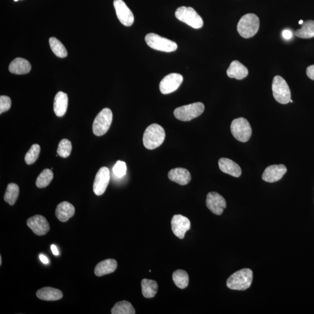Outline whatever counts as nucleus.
<instances>
[{
    "label": "nucleus",
    "instance_id": "nucleus-1",
    "mask_svg": "<svg viewBox=\"0 0 314 314\" xmlns=\"http://www.w3.org/2000/svg\"><path fill=\"white\" fill-rule=\"evenodd\" d=\"M253 279V271L250 269L244 268L232 274L228 279L226 285L231 290L246 291L251 286Z\"/></svg>",
    "mask_w": 314,
    "mask_h": 314
},
{
    "label": "nucleus",
    "instance_id": "nucleus-2",
    "mask_svg": "<svg viewBox=\"0 0 314 314\" xmlns=\"http://www.w3.org/2000/svg\"><path fill=\"white\" fill-rule=\"evenodd\" d=\"M165 138V132L164 128L158 124L154 123L148 127L144 133V146L147 149H155L161 146Z\"/></svg>",
    "mask_w": 314,
    "mask_h": 314
},
{
    "label": "nucleus",
    "instance_id": "nucleus-3",
    "mask_svg": "<svg viewBox=\"0 0 314 314\" xmlns=\"http://www.w3.org/2000/svg\"><path fill=\"white\" fill-rule=\"evenodd\" d=\"M259 28V18L254 14H247L241 17L237 26L238 33L245 39L253 37L258 32Z\"/></svg>",
    "mask_w": 314,
    "mask_h": 314
},
{
    "label": "nucleus",
    "instance_id": "nucleus-4",
    "mask_svg": "<svg viewBox=\"0 0 314 314\" xmlns=\"http://www.w3.org/2000/svg\"><path fill=\"white\" fill-rule=\"evenodd\" d=\"M175 17L181 22L186 23L194 29H200L203 26V19L192 7L183 6L178 8L175 12Z\"/></svg>",
    "mask_w": 314,
    "mask_h": 314
},
{
    "label": "nucleus",
    "instance_id": "nucleus-5",
    "mask_svg": "<svg viewBox=\"0 0 314 314\" xmlns=\"http://www.w3.org/2000/svg\"><path fill=\"white\" fill-rule=\"evenodd\" d=\"M145 41L150 47L154 50L171 53L176 51L177 45L175 42L161 37L155 33H149L145 37Z\"/></svg>",
    "mask_w": 314,
    "mask_h": 314
},
{
    "label": "nucleus",
    "instance_id": "nucleus-6",
    "mask_svg": "<svg viewBox=\"0 0 314 314\" xmlns=\"http://www.w3.org/2000/svg\"><path fill=\"white\" fill-rule=\"evenodd\" d=\"M204 105L200 102L183 105L178 107L174 111V116L182 121H190L203 113Z\"/></svg>",
    "mask_w": 314,
    "mask_h": 314
},
{
    "label": "nucleus",
    "instance_id": "nucleus-7",
    "mask_svg": "<svg viewBox=\"0 0 314 314\" xmlns=\"http://www.w3.org/2000/svg\"><path fill=\"white\" fill-rule=\"evenodd\" d=\"M231 131L236 139L242 143L249 141L252 135L251 125L244 118L234 119L231 123Z\"/></svg>",
    "mask_w": 314,
    "mask_h": 314
},
{
    "label": "nucleus",
    "instance_id": "nucleus-8",
    "mask_svg": "<svg viewBox=\"0 0 314 314\" xmlns=\"http://www.w3.org/2000/svg\"><path fill=\"white\" fill-rule=\"evenodd\" d=\"M273 96L279 103L287 104L291 99V92L288 83L280 76L275 77L272 85Z\"/></svg>",
    "mask_w": 314,
    "mask_h": 314
},
{
    "label": "nucleus",
    "instance_id": "nucleus-9",
    "mask_svg": "<svg viewBox=\"0 0 314 314\" xmlns=\"http://www.w3.org/2000/svg\"><path fill=\"white\" fill-rule=\"evenodd\" d=\"M113 115L110 108H104L97 116L93 124V132L97 137H101L110 129Z\"/></svg>",
    "mask_w": 314,
    "mask_h": 314
},
{
    "label": "nucleus",
    "instance_id": "nucleus-10",
    "mask_svg": "<svg viewBox=\"0 0 314 314\" xmlns=\"http://www.w3.org/2000/svg\"><path fill=\"white\" fill-rule=\"evenodd\" d=\"M183 78L180 74H170L163 78L159 84L160 92L163 95H168L179 88L182 84Z\"/></svg>",
    "mask_w": 314,
    "mask_h": 314
},
{
    "label": "nucleus",
    "instance_id": "nucleus-11",
    "mask_svg": "<svg viewBox=\"0 0 314 314\" xmlns=\"http://www.w3.org/2000/svg\"><path fill=\"white\" fill-rule=\"evenodd\" d=\"M114 6L120 23L125 26H132L134 23V16L125 2L123 0H114Z\"/></svg>",
    "mask_w": 314,
    "mask_h": 314
},
{
    "label": "nucleus",
    "instance_id": "nucleus-12",
    "mask_svg": "<svg viewBox=\"0 0 314 314\" xmlns=\"http://www.w3.org/2000/svg\"><path fill=\"white\" fill-rule=\"evenodd\" d=\"M110 180L109 169L103 167L99 169L95 177L93 183V191L97 196L103 195L106 190Z\"/></svg>",
    "mask_w": 314,
    "mask_h": 314
},
{
    "label": "nucleus",
    "instance_id": "nucleus-13",
    "mask_svg": "<svg viewBox=\"0 0 314 314\" xmlns=\"http://www.w3.org/2000/svg\"><path fill=\"white\" fill-rule=\"evenodd\" d=\"M206 205L213 214L220 216L226 207V202L218 193L210 192L207 196Z\"/></svg>",
    "mask_w": 314,
    "mask_h": 314
},
{
    "label": "nucleus",
    "instance_id": "nucleus-14",
    "mask_svg": "<svg viewBox=\"0 0 314 314\" xmlns=\"http://www.w3.org/2000/svg\"><path fill=\"white\" fill-rule=\"evenodd\" d=\"M27 225L36 235L44 236L50 231V225L45 217L36 215L27 220Z\"/></svg>",
    "mask_w": 314,
    "mask_h": 314
},
{
    "label": "nucleus",
    "instance_id": "nucleus-15",
    "mask_svg": "<svg viewBox=\"0 0 314 314\" xmlns=\"http://www.w3.org/2000/svg\"><path fill=\"white\" fill-rule=\"evenodd\" d=\"M172 230L178 238L183 239L190 228V220L182 215H175L171 220Z\"/></svg>",
    "mask_w": 314,
    "mask_h": 314
},
{
    "label": "nucleus",
    "instance_id": "nucleus-16",
    "mask_svg": "<svg viewBox=\"0 0 314 314\" xmlns=\"http://www.w3.org/2000/svg\"><path fill=\"white\" fill-rule=\"evenodd\" d=\"M286 172L287 168L283 164L270 165L265 169L262 179L269 183L276 182L282 179Z\"/></svg>",
    "mask_w": 314,
    "mask_h": 314
},
{
    "label": "nucleus",
    "instance_id": "nucleus-17",
    "mask_svg": "<svg viewBox=\"0 0 314 314\" xmlns=\"http://www.w3.org/2000/svg\"><path fill=\"white\" fill-rule=\"evenodd\" d=\"M168 177L173 182L182 186L188 185L192 179L189 171L182 168H177L171 170L169 172Z\"/></svg>",
    "mask_w": 314,
    "mask_h": 314
},
{
    "label": "nucleus",
    "instance_id": "nucleus-18",
    "mask_svg": "<svg viewBox=\"0 0 314 314\" xmlns=\"http://www.w3.org/2000/svg\"><path fill=\"white\" fill-rule=\"evenodd\" d=\"M219 167L223 173L231 175V176L238 177L241 176V170L240 166L232 160L222 158L218 161Z\"/></svg>",
    "mask_w": 314,
    "mask_h": 314
},
{
    "label": "nucleus",
    "instance_id": "nucleus-19",
    "mask_svg": "<svg viewBox=\"0 0 314 314\" xmlns=\"http://www.w3.org/2000/svg\"><path fill=\"white\" fill-rule=\"evenodd\" d=\"M75 212L73 205L67 201H63L58 205L56 210V216L60 221L65 222L74 216Z\"/></svg>",
    "mask_w": 314,
    "mask_h": 314
},
{
    "label": "nucleus",
    "instance_id": "nucleus-20",
    "mask_svg": "<svg viewBox=\"0 0 314 314\" xmlns=\"http://www.w3.org/2000/svg\"><path fill=\"white\" fill-rule=\"evenodd\" d=\"M68 98L67 94L62 92H59L56 95L54 101V111L56 116L62 117L67 111Z\"/></svg>",
    "mask_w": 314,
    "mask_h": 314
},
{
    "label": "nucleus",
    "instance_id": "nucleus-21",
    "mask_svg": "<svg viewBox=\"0 0 314 314\" xmlns=\"http://www.w3.org/2000/svg\"><path fill=\"white\" fill-rule=\"evenodd\" d=\"M228 77L235 78L237 80H242L247 77L249 74L248 69L242 63L238 61L232 62L228 69Z\"/></svg>",
    "mask_w": 314,
    "mask_h": 314
},
{
    "label": "nucleus",
    "instance_id": "nucleus-22",
    "mask_svg": "<svg viewBox=\"0 0 314 314\" xmlns=\"http://www.w3.org/2000/svg\"><path fill=\"white\" fill-rule=\"evenodd\" d=\"M31 69V63L26 59L22 58H17L14 59L9 66V71L12 74L17 75L28 74Z\"/></svg>",
    "mask_w": 314,
    "mask_h": 314
},
{
    "label": "nucleus",
    "instance_id": "nucleus-23",
    "mask_svg": "<svg viewBox=\"0 0 314 314\" xmlns=\"http://www.w3.org/2000/svg\"><path fill=\"white\" fill-rule=\"evenodd\" d=\"M117 266V262L115 259H105L96 265L95 274L96 276H102L105 275L113 273L116 270Z\"/></svg>",
    "mask_w": 314,
    "mask_h": 314
},
{
    "label": "nucleus",
    "instance_id": "nucleus-24",
    "mask_svg": "<svg viewBox=\"0 0 314 314\" xmlns=\"http://www.w3.org/2000/svg\"><path fill=\"white\" fill-rule=\"evenodd\" d=\"M36 295L40 300L45 301H57L63 297V294L61 291L50 287L39 290Z\"/></svg>",
    "mask_w": 314,
    "mask_h": 314
},
{
    "label": "nucleus",
    "instance_id": "nucleus-25",
    "mask_svg": "<svg viewBox=\"0 0 314 314\" xmlns=\"http://www.w3.org/2000/svg\"><path fill=\"white\" fill-rule=\"evenodd\" d=\"M142 294L144 297L150 298L155 296L158 291V284L155 280L143 279L141 280Z\"/></svg>",
    "mask_w": 314,
    "mask_h": 314
},
{
    "label": "nucleus",
    "instance_id": "nucleus-26",
    "mask_svg": "<svg viewBox=\"0 0 314 314\" xmlns=\"http://www.w3.org/2000/svg\"><path fill=\"white\" fill-rule=\"evenodd\" d=\"M295 35L302 39H310L314 37V20H309L302 24L301 29L295 32Z\"/></svg>",
    "mask_w": 314,
    "mask_h": 314
},
{
    "label": "nucleus",
    "instance_id": "nucleus-27",
    "mask_svg": "<svg viewBox=\"0 0 314 314\" xmlns=\"http://www.w3.org/2000/svg\"><path fill=\"white\" fill-rule=\"evenodd\" d=\"M173 279L175 285L180 289H185L189 285V277L185 271L178 270L175 271Z\"/></svg>",
    "mask_w": 314,
    "mask_h": 314
},
{
    "label": "nucleus",
    "instance_id": "nucleus-28",
    "mask_svg": "<svg viewBox=\"0 0 314 314\" xmlns=\"http://www.w3.org/2000/svg\"><path fill=\"white\" fill-rule=\"evenodd\" d=\"M20 194L19 187L15 183H10L7 186L4 199L9 204L13 205L17 200Z\"/></svg>",
    "mask_w": 314,
    "mask_h": 314
},
{
    "label": "nucleus",
    "instance_id": "nucleus-29",
    "mask_svg": "<svg viewBox=\"0 0 314 314\" xmlns=\"http://www.w3.org/2000/svg\"><path fill=\"white\" fill-rule=\"evenodd\" d=\"M113 314H135V310L131 303L127 301L118 302L111 310Z\"/></svg>",
    "mask_w": 314,
    "mask_h": 314
},
{
    "label": "nucleus",
    "instance_id": "nucleus-30",
    "mask_svg": "<svg viewBox=\"0 0 314 314\" xmlns=\"http://www.w3.org/2000/svg\"><path fill=\"white\" fill-rule=\"evenodd\" d=\"M54 177L53 171L49 169H45L39 175L36 179V185L39 188H46L52 181Z\"/></svg>",
    "mask_w": 314,
    "mask_h": 314
},
{
    "label": "nucleus",
    "instance_id": "nucleus-31",
    "mask_svg": "<svg viewBox=\"0 0 314 314\" xmlns=\"http://www.w3.org/2000/svg\"><path fill=\"white\" fill-rule=\"evenodd\" d=\"M50 46L54 54L59 58H65L68 55L67 51L63 44L56 38L49 39Z\"/></svg>",
    "mask_w": 314,
    "mask_h": 314
},
{
    "label": "nucleus",
    "instance_id": "nucleus-32",
    "mask_svg": "<svg viewBox=\"0 0 314 314\" xmlns=\"http://www.w3.org/2000/svg\"><path fill=\"white\" fill-rule=\"evenodd\" d=\"M40 153V146L37 144H33L25 157V161L26 164L28 165L34 164L36 160L39 158Z\"/></svg>",
    "mask_w": 314,
    "mask_h": 314
},
{
    "label": "nucleus",
    "instance_id": "nucleus-33",
    "mask_svg": "<svg viewBox=\"0 0 314 314\" xmlns=\"http://www.w3.org/2000/svg\"><path fill=\"white\" fill-rule=\"evenodd\" d=\"M72 149L71 142L64 138L59 142L57 154L62 158H67L71 155Z\"/></svg>",
    "mask_w": 314,
    "mask_h": 314
},
{
    "label": "nucleus",
    "instance_id": "nucleus-34",
    "mask_svg": "<svg viewBox=\"0 0 314 314\" xmlns=\"http://www.w3.org/2000/svg\"><path fill=\"white\" fill-rule=\"evenodd\" d=\"M126 163L122 161H118L113 169L114 174L118 177H124L126 173Z\"/></svg>",
    "mask_w": 314,
    "mask_h": 314
},
{
    "label": "nucleus",
    "instance_id": "nucleus-35",
    "mask_svg": "<svg viewBox=\"0 0 314 314\" xmlns=\"http://www.w3.org/2000/svg\"><path fill=\"white\" fill-rule=\"evenodd\" d=\"M11 107V98L8 96H1L0 97V114L10 109Z\"/></svg>",
    "mask_w": 314,
    "mask_h": 314
},
{
    "label": "nucleus",
    "instance_id": "nucleus-36",
    "mask_svg": "<svg viewBox=\"0 0 314 314\" xmlns=\"http://www.w3.org/2000/svg\"><path fill=\"white\" fill-rule=\"evenodd\" d=\"M306 74L310 79L314 80V65H310L307 68Z\"/></svg>",
    "mask_w": 314,
    "mask_h": 314
},
{
    "label": "nucleus",
    "instance_id": "nucleus-37",
    "mask_svg": "<svg viewBox=\"0 0 314 314\" xmlns=\"http://www.w3.org/2000/svg\"><path fill=\"white\" fill-rule=\"evenodd\" d=\"M282 36L285 40H290L293 37V33L289 29L284 30L282 32Z\"/></svg>",
    "mask_w": 314,
    "mask_h": 314
},
{
    "label": "nucleus",
    "instance_id": "nucleus-38",
    "mask_svg": "<svg viewBox=\"0 0 314 314\" xmlns=\"http://www.w3.org/2000/svg\"><path fill=\"white\" fill-rule=\"evenodd\" d=\"M39 258L42 262L44 264H48L49 263V259H48L46 256H45L43 255H39Z\"/></svg>",
    "mask_w": 314,
    "mask_h": 314
},
{
    "label": "nucleus",
    "instance_id": "nucleus-39",
    "mask_svg": "<svg viewBox=\"0 0 314 314\" xmlns=\"http://www.w3.org/2000/svg\"><path fill=\"white\" fill-rule=\"evenodd\" d=\"M51 251H52L53 255L56 256L59 255V252L58 249H57V247L55 245H51Z\"/></svg>",
    "mask_w": 314,
    "mask_h": 314
},
{
    "label": "nucleus",
    "instance_id": "nucleus-40",
    "mask_svg": "<svg viewBox=\"0 0 314 314\" xmlns=\"http://www.w3.org/2000/svg\"><path fill=\"white\" fill-rule=\"evenodd\" d=\"M303 23L304 22L303 20H300V21H299V22H298V23L300 24V25H302V24H303Z\"/></svg>",
    "mask_w": 314,
    "mask_h": 314
},
{
    "label": "nucleus",
    "instance_id": "nucleus-41",
    "mask_svg": "<svg viewBox=\"0 0 314 314\" xmlns=\"http://www.w3.org/2000/svg\"><path fill=\"white\" fill-rule=\"evenodd\" d=\"M2 265V257L0 255V265Z\"/></svg>",
    "mask_w": 314,
    "mask_h": 314
},
{
    "label": "nucleus",
    "instance_id": "nucleus-42",
    "mask_svg": "<svg viewBox=\"0 0 314 314\" xmlns=\"http://www.w3.org/2000/svg\"><path fill=\"white\" fill-rule=\"evenodd\" d=\"M15 1H19V0H14Z\"/></svg>",
    "mask_w": 314,
    "mask_h": 314
},
{
    "label": "nucleus",
    "instance_id": "nucleus-43",
    "mask_svg": "<svg viewBox=\"0 0 314 314\" xmlns=\"http://www.w3.org/2000/svg\"><path fill=\"white\" fill-rule=\"evenodd\" d=\"M290 102H293V101L292 100V99H291V101H290Z\"/></svg>",
    "mask_w": 314,
    "mask_h": 314
}]
</instances>
